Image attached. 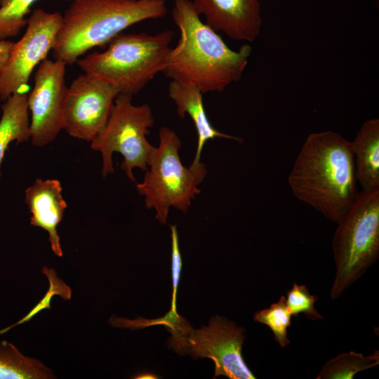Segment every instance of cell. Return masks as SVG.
Instances as JSON below:
<instances>
[{"label":"cell","instance_id":"obj_22","mask_svg":"<svg viewBox=\"0 0 379 379\" xmlns=\"http://www.w3.org/2000/svg\"><path fill=\"white\" fill-rule=\"evenodd\" d=\"M172 240L171 253V272L173 293L170 313L178 314L176 311V293L178 287L180 272L182 268V260L179 248L178 234L176 225H170Z\"/></svg>","mask_w":379,"mask_h":379},{"label":"cell","instance_id":"obj_10","mask_svg":"<svg viewBox=\"0 0 379 379\" xmlns=\"http://www.w3.org/2000/svg\"><path fill=\"white\" fill-rule=\"evenodd\" d=\"M66 64L59 60L45 59L34 76V87L27 95L31 112L30 140L36 147L52 142L63 129L67 92Z\"/></svg>","mask_w":379,"mask_h":379},{"label":"cell","instance_id":"obj_4","mask_svg":"<svg viewBox=\"0 0 379 379\" xmlns=\"http://www.w3.org/2000/svg\"><path fill=\"white\" fill-rule=\"evenodd\" d=\"M174 33H120L103 52H94L77 63L85 73L116 87L119 93H138L158 73L163 72Z\"/></svg>","mask_w":379,"mask_h":379},{"label":"cell","instance_id":"obj_8","mask_svg":"<svg viewBox=\"0 0 379 379\" xmlns=\"http://www.w3.org/2000/svg\"><path fill=\"white\" fill-rule=\"evenodd\" d=\"M244 329L234 321L213 316L208 326L194 330L190 326L180 335H171L169 344L180 354L208 358L215 364L214 378L255 379L242 357Z\"/></svg>","mask_w":379,"mask_h":379},{"label":"cell","instance_id":"obj_3","mask_svg":"<svg viewBox=\"0 0 379 379\" xmlns=\"http://www.w3.org/2000/svg\"><path fill=\"white\" fill-rule=\"evenodd\" d=\"M167 12L165 0H74L62 15L52 49L54 58L72 65L126 28Z\"/></svg>","mask_w":379,"mask_h":379},{"label":"cell","instance_id":"obj_9","mask_svg":"<svg viewBox=\"0 0 379 379\" xmlns=\"http://www.w3.org/2000/svg\"><path fill=\"white\" fill-rule=\"evenodd\" d=\"M62 15L35 9L27 20L21 39L13 44L8 59L0 71V100L22 91L29 77L53 49L60 28Z\"/></svg>","mask_w":379,"mask_h":379},{"label":"cell","instance_id":"obj_20","mask_svg":"<svg viewBox=\"0 0 379 379\" xmlns=\"http://www.w3.org/2000/svg\"><path fill=\"white\" fill-rule=\"evenodd\" d=\"M38 0H0V40L16 36L27 25L25 16ZM72 1L74 0H64Z\"/></svg>","mask_w":379,"mask_h":379},{"label":"cell","instance_id":"obj_21","mask_svg":"<svg viewBox=\"0 0 379 379\" xmlns=\"http://www.w3.org/2000/svg\"><path fill=\"white\" fill-rule=\"evenodd\" d=\"M318 300L319 297L311 295L305 285H298L294 281L292 288L287 291L286 302L292 316L298 317L302 313L308 319L316 321L323 319L314 307Z\"/></svg>","mask_w":379,"mask_h":379},{"label":"cell","instance_id":"obj_23","mask_svg":"<svg viewBox=\"0 0 379 379\" xmlns=\"http://www.w3.org/2000/svg\"><path fill=\"white\" fill-rule=\"evenodd\" d=\"M13 44V42L6 39L0 40V71L4 68L8 59Z\"/></svg>","mask_w":379,"mask_h":379},{"label":"cell","instance_id":"obj_16","mask_svg":"<svg viewBox=\"0 0 379 379\" xmlns=\"http://www.w3.org/2000/svg\"><path fill=\"white\" fill-rule=\"evenodd\" d=\"M27 94L23 91L13 93L1 106L0 119V167L9 144L30 138ZM1 173L0 171V178Z\"/></svg>","mask_w":379,"mask_h":379},{"label":"cell","instance_id":"obj_18","mask_svg":"<svg viewBox=\"0 0 379 379\" xmlns=\"http://www.w3.org/2000/svg\"><path fill=\"white\" fill-rule=\"evenodd\" d=\"M378 364V350L366 356L353 351L342 353L326 362L316 379H352L357 373Z\"/></svg>","mask_w":379,"mask_h":379},{"label":"cell","instance_id":"obj_2","mask_svg":"<svg viewBox=\"0 0 379 379\" xmlns=\"http://www.w3.org/2000/svg\"><path fill=\"white\" fill-rule=\"evenodd\" d=\"M294 196L338 223L358 196L351 142L340 134H310L288 178Z\"/></svg>","mask_w":379,"mask_h":379},{"label":"cell","instance_id":"obj_14","mask_svg":"<svg viewBox=\"0 0 379 379\" xmlns=\"http://www.w3.org/2000/svg\"><path fill=\"white\" fill-rule=\"evenodd\" d=\"M168 96L175 102L178 115L184 118L188 114L194 123L198 140L194 159L190 168L206 175L205 165L201 162L204 145L216 138L231 139L242 142L239 137L230 135L216 130L208 120L203 103V94L194 86L171 80L168 84Z\"/></svg>","mask_w":379,"mask_h":379},{"label":"cell","instance_id":"obj_1","mask_svg":"<svg viewBox=\"0 0 379 379\" xmlns=\"http://www.w3.org/2000/svg\"><path fill=\"white\" fill-rule=\"evenodd\" d=\"M172 17L180 36L163 71L171 80L194 86L204 95L222 92L242 77L251 53L244 44L232 50L217 32L204 23L189 0H175Z\"/></svg>","mask_w":379,"mask_h":379},{"label":"cell","instance_id":"obj_6","mask_svg":"<svg viewBox=\"0 0 379 379\" xmlns=\"http://www.w3.org/2000/svg\"><path fill=\"white\" fill-rule=\"evenodd\" d=\"M159 143L153 147L143 181L136 185L145 197V205L154 209L159 223L167 222L169 209L187 213L191 201L200 193L198 185L206 175L185 166L179 156L182 142L175 131L164 126L159 131Z\"/></svg>","mask_w":379,"mask_h":379},{"label":"cell","instance_id":"obj_7","mask_svg":"<svg viewBox=\"0 0 379 379\" xmlns=\"http://www.w3.org/2000/svg\"><path fill=\"white\" fill-rule=\"evenodd\" d=\"M133 95L119 93L105 127L93 140L91 149L99 151L102 158V174L105 178L114 172L112 154L123 156L120 167L129 180L135 182L133 170L146 171L152 146L147 140L154 119L147 104L134 105Z\"/></svg>","mask_w":379,"mask_h":379},{"label":"cell","instance_id":"obj_11","mask_svg":"<svg viewBox=\"0 0 379 379\" xmlns=\"http://www.w3.org/2000/svg\"><path fill=\"white\" fill-rule=\"evenodd\" d=\"M119 94L108 82L79 74L67 88L63 129L74 138L92 142L107 124Z\"/></svg>","mask_w":379,"mask_h":379},{"label":"cell","instance_id":"obj_19","mask_svg":"<svg viewBox=\"0 0 379 379\" xmlns=\"http://www.w3.org/2000/svg\"><path fill=\"white\" fill-rule=\"evenodd\" d=\"M291 313L287 307L286 297L281 295L269 307L258 310L253 314L255 321L266 325L272 331L274 340L281 348L290 343L288 328L291 326Z\"/></svg>","mask_w":379,"mask_h":379},{"label":"cell","instance_id":"obj_15","mask_svg":"<svg viewBox=\"0 0 379 379\" xmlns=\"http://www.w3.org/2000/svg\"><path fill=\"white\" fill-rule=\"evenodd\" d=\"M355 175L363 191L379 189V120L364 123L351 142Z\"/></svg>","mask_w":379,"mask_h":379},{"label":"cell","instance_id":"obj_24","mask_svg":"<svg viewBox=\"0 0 379 379\" xmlns=\"http://www.w3.org/2000/svg\"><path fill=\"white\" fill-rule=\"evenodd\" d=\"M135 378H154L153 377H151V374H142L140 375H138V377H135Z\"/></svg>","mask_w":379,"mask_h":379},{"label":"cell","instance_id":"obj_12","mask_svg":"<svg viewBox=\"0 0 379 379\" xmlns=\"http://www.w3.org/2000/svg\"><path fill=\"white\" fill-rule=\"evenodd\" d=\"M192 4L206 24L229 37L253 41L259 35L262 20L258 0H193Z\"/></svg>","mask_w":379,"mask_h":379},{"label":"cell","instance_id":"obj_5","mask_svg":"<svg viewBox=\"0 0 379 379\" xmlns=\"http://www.w3.org/2000/svg\"><path fill=\"white\" fill-rule=\"evenodd\" d=\"M332 243L336 267L331 299L342 293L379 257V189L359 192L338 222Z\"/></svg>","mask_w":379,"mask_h":379},{"label":"cell","instance_id":"obj_17","mask_svg":"<svg viewBox=\"0 0 379 379\" xmlns=\"http://www.w3.org/2000/svg\"><path fill=\"white\" fill-rule=\"evenodd\" d=\"M55 378L52 370L40 361L24 355L13 344L0 340V379Z\"/></svg>","mask_w":379,"mask_h":379},{"label":"cell","instance_id":"obj_13","mask_svg":"<svg viewBox=\"0 0 379 379\" xmlns=\"http://www.w3.org/2000/svg\"><path fill=\"white\" fill-rule=\"evenodd\" d=\"M62 186L57 179L37 178L25 190V200L32 216L30 224L48 233L53 252L62 256L57 226L62 220L67 204L62 195Z\"/></svg>","mask_w":379,"mask_h":379}]
</instances>
